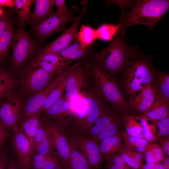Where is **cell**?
<instances>
[{"label":"cell","instance_id":"1","mask_svg":"<svg viewBox=\"0 0 169 169\" xmlns=\"http://www.w3.org/2000/svg\"><path fill=\"white\" fill-rule=\"evenodd\" d=\"M152 58L140 51L125 64L117 84L125 99L151 84L156 69L151 63Z\"/></svg>","mask_w":169,"mask_h":169},{"label":"cell","instance_id":"2","mask_svg":"<svg viewBox=\"0 0 169 169\" xmlns=\"http://www.w3.org/2000/svg\"><path fill=\"white\" fill-rule=\"evenodd\" d=\"M140 51L138 46H129L125 36L119 31L104 49L99 52H93V59L115 81L125 64Z\"/></svg>","mask_w":169,"mask_h":169},{"label":"cell","instance_id":"3","mask_svg":"<svg viewBox=\"0 0 169 169\" xmlns=\"http://www.w3.org/2000/svg\"><path fill=\"white\" fill-rule=\"evenodd\" d=\"M131 6L129 12L121 14L118 23L120 25L119 31L124 36L125 30L134 25H146L152 30L168 10L169 2L166 0L133 1Z\"/></svg>","mask_w":169,"mask_h":169},{"label":"cell","instance_id":"4","mask_svg":"<svg viewBox=\"0 0 169 169\" xmlns=\"http://www.w3.org/2000/svg\"><path fill=\"white\" fill-rule=\"evenodd\" d=\"M90 72L101 98L109 102L118 113L124 115L127 114L130 107L111 76L94 62L90 65Z\"/></svg>","mask_w":169,"mask_h":169},{"label":"cell","instance_id":"5","mask_svg":"<svg viewBox=\"0 0 169 169\" xmlns=\"http://www.w3.org/2000/svg\"><path fill=\"white\" fill-rule=\"evenodd\" d=\"M42 124L45 127L53 146L57 151L64 165L70 169V150L65 133L60 125L45 118Z\"/></svg>","mask_w":169,"mask_h":169},{"label":"cell","instance_id":"6","mask_svg":"<svg viewBox=\"0 0 169 169\" xmlns=\"http://www.w3.org/2000/svg\"><path fill=\"white\" fill-rule=\"evenodd\" d=\"M13 65L18 67L23 64L34 53L36 44L26 31L18 27L11 44Z\"/></svg>","mask_w":169,"mask_h":169},{"label":"cell","instance_id":"7","mask_svg":"<svg viewBox=\"0 0 169 169\" xmlns=\"http://www.w3.org/2000/svg\"><path fill=\"white\" fill-rule=\"evenodd\" d=\"M81 4L82 6V11L79 14L75 17L72 24L56 39L43 48L40 54H57L77 39L79 25L87 12V1H83Z\"/></svg>","mask_w":169,"mask_h":169},{"label":"cell","instance_id":"8","mask_svg":"<svg viewBox=\"0 0 169 169\" xmlns=\"http://www.w3.org/2000/svg\"><path fill=\"white\" fill-rule=\"evenodd\" d=\"M23 85L27 91L36 94L44 89L53 75L49 73L34 61L26 68Z\"/></svg>","mask_w":169,"mask_h":169},{"label":"cell","instance_id":"9","mask_svg":"<svg viewBox=\"0 0 169 169\" xmlns=\"http://www.w3.org/2000/svg\"><path fill=\"white\" fill-rule=\"evenodd\" d=\"M80 63V62H79L72 66L66 67L47 87L36 93L29 99L25 106V115L28 117L37 113L47 97L59 83Z\"/></svg>","mask_w":169,"mask_h":169},{"label":"cell","instance_id":"10","mask_svg":"<svg viewBox=\"0 0 169 169\" xmlns=\"http://www.w3.org/2000/svg\"><path fill=\"white\" fill-rule=\"evenodd\" d=\"M90 64L82 61L67 76L65 97L68 100L77 97L85 87Z\"/></svg>","mask_w":169,"mask_h":169},{"label":"cell","instance_id":"11","mask_svg":"<svg viewBox=\"0 0 169 169\" xmlns=\"http://www.w3.org/2000/svg\"><path fill=\"white\" fill-rule=\"evenodd\" d=\"M75 17L72 11L66 15H57L55 13L34 25V31L39 39L44 40L53 34L65 30L67 23L73 21Z\"/></svg>","mask_w":169,"mask_h":169},{"label":"cell","instance_id":"12","mask_svg":"<svg viewBox=\"0 0 169 169\" xmlns=\"http://www.w3.org/2000/svg\"><path fill=\"white\" fill-rule=\"evenodd\" d=\"M12 144L16 155L17 163L20 169H31L33 149L29 140L21 128L14 131Z\"/></svg>","mask_w":169,"mask_h":169},{"label":"cell","instance_id":"13","mask_svg":"<svg viewBox=\"0 0 169 169\" xmlns=\"http://www.w3.org/2000/svg\"><path fill=\"white\" fill-rule=\"evenodd\" d=\"M83 96L86 112L84 116L79 121L82 128L89 131L105 105L97 92L84 93Z\"/></svg>","mask_w":169,"mask_h":169},{"label":"cell","instance_id":"14","mask_svg":"<svg viewBox=\"0 0 169 169\" xmlns=\"http://www.w3.org/2000/svg\"><path fill=\"white\" fill-rule=\"evenodd\" d=\"M22 108L21 102L18 98L12 96L7 98L0 106L1 123L6 127L12 128L14 131L17 130Z\"/></svg>","mask_w":169,"mask_h":169},{"label":"cell","instance_id":"15","mask_svg":"<svg viewBox=\"0 0 169 169\" xmlns=\"http://www.w3.org/2000/svg\"><path fill=\"white\" fill-rule=\"evenodd\" d=\"M73 139L78 148L82 151L87 159L90 169L97 168L100 166L104 159L96 142L93 139L82 136L75 137Z\"/></svg>","mask_w":169,"mask_h":169},{"label":"cell","instance_id":"16","mask_svg":"<svg viewBox=\"0 0 169 169\" xmlns=\"http://www.w3.org/2000/svg\"><path fill=\"white\" fill-rule=\"evenodd\" d=\"M155 99L151 84L145 86L139 92L132 95L128 99L131 110L143 116L153 103Z\"/></svg>","mask_w":169,"mask_h":169},{"label":"cell","instance_id":"17","mask_svg":"<svg viewBox=\"0 0 169 169\" xmlns=\"http://www.w3.org/2000/svg\"><path fill=\"white\" fill-rule=\"evenodd\" d=\"M69 100L62 97L44 112L47 116L59 124L64 123L72 114Z\"/></svg>","mask_w":169,"mask_h":169},{"label":"cell","instance_id":"18","mask_svg":"<svg viewBox=\"0 0 169 169\" xmlns=\"http://www.w3.org/2000/svg\"><path fill=\"white\" fill-rule=\"evenodd\" d=\"M151 85L155 98L169 102V74L156 69Z\"/></svg>","mask_w":169,"mask_h":169},{"label":"cell","instance_id":"19","mask_svg":"<svg viewBox=\"0 0 169 169\" xmlns=\"http://www.w3.org/2000/svg\"><path fill=\"white\" fill-rule=\"evenodd\" d=\"M35 10L29 23L34 25L55 14L53 11L54 0H35Z\"/></svg>","mask_w":169,"mask_h":169},{"label":"cell","instance_id":"20","mask_svg":"<svg viewBox=\"0 0 169 169\" xmlns=\"http://www.w3.org/2000/svg\"><path fill=\"white\" fill-rule=\"evenodd\" d=\"M120 133L106 137L100 142L99 147L100 154L104 160H107L109 157L116 152H119L124 147Z\"/></svg>","mask_w":169,"mask_h":169},{"label":"cell","instance_id":"21","mask_svg":"<svg viewBox=\"0 0 169 169\" xmlns=\"http://www.w3.org/2000/svg\"><path fill=\"white\" fill-rule=\"evenodd\" d=\"M53 148L46 130L41 123L34 137L33 152L35 151V153L54 155L53 152Z\"/></svg>","mask_w":169,"mask_h":169},{"label":"cell","instance_id":"22","mask_svg":"<svg viewBox=\"0 0 169 169\" xmlns=\"http://www.w3.org/2000/svg\"><path fill=\"white\" fill-rule=\"evenodd\" d=\"M143 116L154 122L169 116V102L155 98Z\"/></svg>","mask_w":169,"mask_h":169},{"label":"cell","instance_id":"23","mask_svg":"<svg viewBox=\"0 0 169 169\" xmlns=\"http://www.w3.org/2000/svg\"><path fill=\"white\" fill-rule=\"evenodd\" d=\"M122 121L125 131L128 135L135 137L144 138L139 116L127 114L124 115Z\"/></svg>","mask_w":169,"mask_h":169},{"label":"cell","instance_id":"24","mask_svg":"<svg viewBox=\"0 0 169 169\" xmlns=\"http://www.w3.org/2000/svg\"><path fill=\"white\" fill-rule=\"evenodd\" d=\"M117 115L106 106L104 108L89 131L93 140Z\"/></svg>","mask_w":169,"mask_h":169},{"label":"cell","instance_id":"25","mask_svg":"<svg viewBox=\"0 0 169 169\" xmlns=\"http://www.w3.org/2000/svg\"><path fill=\"white\" fill-rule=\"evenodd\" d=\"M40 114L38 113L26 118L20 128L28 139L33 149L34 137L41 125Z\"/></svg>","mask_w":169,"mask_h":169},{"label":"cell","instance_id":"26","mask_svg":"<svg viewBox=\"0 0 169 169\" xmlns=\"http://www.w3.org/2000/svg\"><path fill=\"white\" fill-rule=\"evenodd\" d=\"M70 150V169H90L84 156L78 149L73 139L69 143Z\"/></svg>","mask_w":169,"mask_h":169},{"label":"cell","instance_id":"27","mask_svg":"<svg viewBox=\"0 0 169 169\" xmlns=\"http://www.w3.org/2000/svg\"><path fill=\"white\" fill-rule=\"evenodd\" d=\"M16 82L10 73L0 70V100L12 96Z\"/></svg>","mask_w":169,"mask_h":169},{"label":"cell","instance_id":"28","mask_svg":"<svg viewBox=\"0 0 169 169\" xmlns=\"http://www.w3.org/2000/svg\"><path fill=\"white\" fill-rule=\"evenodd\" d=\"M126 148L143 155L146 146L150 143L144 138H136L128 135L125 131L120 133Z\"/></svg>","mask_w":169,"mask_h":169},{"label":"cell","instance_id":"29","mask_svg":"<svg viewBox=\"0 0 169 169\" xmlns=\"http://www.w3.org/2000/svg\"><path fill=\"white\" fill-rule=\"evenodd\" d=\"M68 75L63 79L51 92L37 113L40 114L45 112L63 97L65 90Z\"/></svg>","mask_w":169,"mask_h":169},{"label":"cell","instance_id":"30","mask_svg":"<svg viewBox=\"0 0 169 169\" xmlns=\"http://www.w3.org/2000/svg\"><path fill=\"white\" fill-rule=\"evenodd\" d=\"M143 155L144 158L148 163H160L165 158L161 146L152 143H149L146 146Z\"/></svg>","mask_w":169,"mask_h":169},{"label":"cell","instance_id":"31","mask_svg":"<svg viewBox=\"0 0 169 169\" xmlns=\"http://www.w3.org/2000/svg\"><path fill=\"white\" fill-rule=\"evenodd\" d=\"M33 3V0H15L18 18L23 25L29 22L30 19L32 14L31 8Z\"/></svg>","mask_w":169,"mask_h":169},{"label":"cell","instance_id":"32","mask_svg":"<svg viewBox=\"0 0 169 169\" xmlns=\"http://www.w3.org/2000/svg\"><path fill=\"white\" fill-rule=\"evenodd\" d=\"M15 34L11 20L0 37V62L5 56L10 47Z\"/></svg>","mask_w":169,"mask_h":169},{"label":"cell","instance_id":"33","mask_svg":"<svg viewBox=\"0 0 169 169\" xmlns=\"http://www.w3.org/2000/svg\"><path fill=\"white\" fill-rule=\"evenodd\" d=\"M120 25L116 24L103 23L96 30L97 38L104 41L112 40L119 31Z\"/></svg>","mask_w":169,"mask_h":169},{"label":"cell","instance_id":"34","mask_svg":"<svg viewBox=\"0 0 169 169\" xmlns=\"http://www.w3.org/2000/svg\"><path fill=\"white\" fill-rule=\"evenodd\" d=\"M97 38L96 31L91 27L83 25L77 34V39L82 47L87 48Z\"/></svg>","mask_w":169,"mask_h":169},{"label":"cell","instance_id":"35","mask_svg":"<svg viewBox=\"0 0 169 169\" xmlns=\"http://www.w3.org/2000/svg\"><path fill=\"white\" fill-rule=\"evenodd\" d=\"M120 120L117 115L98 135L94 140L97 143L100 142L105 138L113 136L119 133Z\"/></svg>","mask_w":169,"mask_h":169},{"label":"cell","instance_id":"36","mask_svg":"<svg viewBox=\"0 0 169 169\" xmlns=\"http://www.w3.org/2000/svg\"><path fill=\"white\" fill-rule=\"evenodd\" d=\"M142 125L144 138L149 143H151L158 140V132L155 124H150L149 120L143 116H139Z\"/></svg>","mask_w":169,"mask_h":169},{"label":"cell","instance_id":"37","mask_svg":"<svg viewBox=\"0 0 169 169\" xmlns=\"http://www.w3.org/2000/svg\"><path fill=\"white\" fill-rule=\"evenodd\" d=\"M51 155H43L37 153L34 154L31 160V169H42Z\"/></svg>","mask_w":169,"mask_h":169},{"label":"cell","instance_id":"38","mask_svg":"<svg viewBox=\"0 0 169 169\" xmlns=\"http://www.w3.org/2000/svg\"><path fill=\"white\" fill-rule=\"evenodd\" d=\"M154 122L158 128V139L161 137L169 136V116Z\"/></svg>","mask_w":169,"mask_h":169},{"label":"cell","instance_id":"39","mask_svg":"<svg viewBox=\"0 0 169 169\" xmlns=\"http://www.w3.org/2000/svg\"><path fill=\"white\" fill-rule=\"evenodd\" d=\"M81 47H82L80 44L76 39L72 44L61 50L57 54L61 58L68 61L66 60V59L68 57L70 54Z\"/></svg>","mask_w":169,"mask_h":169},{"label":"cell","instance_id":"40","mask_svg":"<svg viewBox=\"0 0 169 169\" xmlns=\"http://www.w3.org/2000/svg\"><path fill=\"white\" fill-rule=\"evenodd\" d=\"M121 157L126 164L133 169H141L143 166L138 161L128 155L122 150L119 152Z\"/></svg>","mask_w":169,"mask_h":169},{"label":"cell","instance_id":"41","mask_svg":"<svg viewBox=\"0 0 169 169\" xmlns=\"http://www.w3.org/2000/svg\"><path fill=\"white\" fill-rule=\"evenodd\" d=\"M106 161L107 162L123 169H130L122 159L120 154H112L109 157Z\"/></svg>","mask_w":169,"mask_h":169},{"label":"cell","instance_id":"42","mask_svg":"<svg viewBox=\"0 0 169 169\" xmlns=\"http://www.w3.org/2000/svg\"><path fill=\"white\" fill-rule=\"evenodd\" d=\"M60 159L54 155H51L45 162L42 169H54L62 166Z\"/></svg>","mask_w":169,"mask_h":169},{"label":"cell","instance_id":"43","mask_svg":"<svg viewBox=\"0 0 169 169\" xmlns=\"http://www.w3.org/2000/svg\"><path fill=\"white\" fill-rule=\"evenodd\" d=\"M88 50V47L85 48L81 47L70 54L66 60L70 63L73 61L82 59L87 54Z\"/></svg>","mask_w":169,"mask_h":169},{"label":"cell","instance_id":"44","mask_svg":"<svg viewBox=\"0 0 169 169\" xmlns=\"http://www.w3.org/2000/svg\"><path fill=\"white\" fill-rule=\"evenodd\" d=\"M55 6L56 7V12L55 14L57 15L64 16L69 14L71 11L69 10L65 4V1L64 0H54Z\"/></svg>","mask_w":169,"mask_h":169},{"label":"cell","instance_id":"45","mask_svg":"<svg viewBox=\"0 0 169 169\" xmlns=\"http://www.w3.org/2000/svg\"><path fill=\"white\" fill-rule=\"evenodd\" d=\"M128 155L138 161L141 164H143L144 156L143 155L135 151L129 149L124 146L122 149Z\"/></svg>","mask_w":169,"mask_h":169},{"label":"cell","instance_id":"46","mask_svg":"<svg viewBox=\"0 0 169 169\" xmlns=\"http://www.w3.org/2000/svg\"><path fill=\"white\" fill-rule=\"evenodd\" d=\"M8 14H4L0 17V37L4 32L8 25L11 21L8 18Z\"/></svg>","mask_w":169,"mask_h":169},{"label":"cell","instance_id":"47","mask_svg":"<svg viewBox=\"0 0 169 169\" xmlns=\"http://www.w3.org/2000/svg\"><path fill=\"white\" fill-rule=\"evenodd\" d=\"M159 140L163 152L167 156H169V136L159 138Z\"/></svg>","mask_w":169,"mask_h":169},{"label":"cell","instance_id":"48","mask_svg":"<svg viewBox=\"0 0 169 169\" xmlns=\"http://www.w3.org/2000/svg\"><path fill=\"white\" fill-rule=\"evenodd\" d=\"M7 127L2 123L0 124V146L5 142L8 136Z\"/></svg>","mask_w":169,"mask_h":169},{"label":"cell","instance_id":"49","mask_svg":"<svg viewBox=\"0 0 169 169\" xmlns=\"http://www.w3.org/2000/svg\"><path fill=\"white\" fill-rule=\"evenodd\" d=\"M0 5L12 8L15 6V0H0Z\"/></svg>","mask_w":169,"mask_h":169},{"label":"cell","instance_id":"50","mask_svg":"<svg viewBox=\"0 0 169 169\" xmlns=\"http://www.w3.org/2000/svg\"><path fill=\"white\" fill-rule=\"evenodd\" d=\"M6 169H20L17 163L12 160L7 161Z\"/></svg>","mask_w":169,"mask_h":169},{"label":"cell","instance_id":"51","mask_svg":"<svg viewBox=\"0 0 169 169\" xmlns=\"http://www.w3.org/2000/svg\"><path fill=\"white\" fill-rule=\"evenodd\" d=\"M162 165L163 169H169V156L165 157L163 161Z\"/></svg>","mask_w":169,"mask_h":169},{"label":"cell","instance_id":"52","mask_svg":"<svg viewBox=\"0 0 169 169\" xmlns=\"http://www.w3.org/2000/svg\"><path fill=\"white\" fill-rule=\"evenodd\" d=\"M156 163H146L143 165L141 169H156Z\"/></svg>","mask_w":169,"mask_h":169},{"label":"cell","instance_id":"53","mask_svg":"<svg viewBox=\"0 0 169 169\" xmlns=\"http://www.w3.org/2000/svg\"><path fill=\"white\" fill-rule=\"evenodd\" d=\"M107 166L108 169H123L114 165L107 162Z\"/></svg>","mask_w":169,"mask_h":169},{"label":"cell","instance_id":"54","mask_svg":"<svg viewBox=\"0 0 169 169\" xmlns=\"http://www.w3.org/2000/svg\"><path fill=\"white\" fill-rule=\"evenodd\" d=\"M54 169H68L66 168L65 166H62L57 167Z\"/></svg>","mask_w":169,"mask_h":169},{"label":"cell","instance_id":"55","mask_svg":"<svg viewBox=\"0 0 169 169\" xmlns=\"http://www.w3.org/2000/svg\"><path fill=\"white\" fill-rule=\"evenodd\" d=\"M4 14L3 11L0 7V17L2 16Z\"/></svg>","mask_w":169,"mask_h":169},{"label":"cell","instance_id":"56","mask_svg":"<svg viewBox=\"0 0 169 169\" xmlns=\"http://www.w3.org/2000/svg\"><path fill=\"white\" fill-rule=\"evenodd\" d=\"M1 104H0V105H1ZM1 123V120H0V124Z\"/></svg>","mask_w":169,"mask_h":169}]
</instances>
